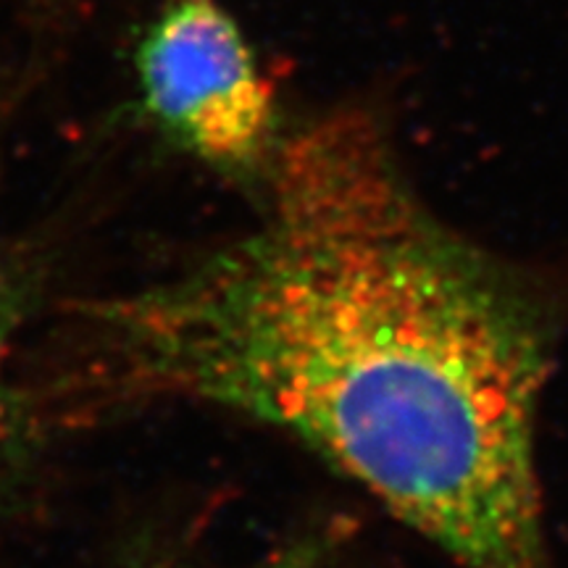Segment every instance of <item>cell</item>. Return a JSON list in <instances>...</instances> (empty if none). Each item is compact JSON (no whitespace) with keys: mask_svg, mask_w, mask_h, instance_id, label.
<instances>
[{"mask_svg":"<svg viewBox=\"0 0 568 568\" xmlns=\"http://www.w3.org/2000/svg\"><path fill=\"white\" fill-rule=\"evenodd\" d=\"M339 550H343L339 524H324V527L303 531V535L287 539L280 548L245 560V564H201V560L190 558L153 556L124 568H332Z\"/></svg>","mask_w":568,"mask_h":568,"instance_id":"277c9868","label":"cell"},{"mask_svg":"<svg viewBox=\"0 0 568 568\" xmlns=\"http://www.w3.org/2000/svg\"><path fill=\"white\" fill-rule=\"evenodd\" d=\"M266 182L251 232L92 311L113 379L284 432L458 568H556L542 293L424 203L372 109L282 140Z\"/></svg>","mask_w":568,"mask_h":568,"instance_id":"6da1fadb","label":"cell"},{"mask_svg":"<svg viewBox=\"0 0 568 568\" xmlns=\"http://www.w3.org/2000/svg\"><path fill=\"white\" fill-rule=\"evenodd\" d=\"M151 122L213 172L258 180L276 151L274 84L219 0H169L134 53Z\"/></svg>","mask_w":568,"mask_h":568,"instance_id":"7a4b0ae2","label":"cell"},{"mask_svg":"<svg viewBox=\"0 0 568 568\" xmlns=\"http://www.w3.org/2000/svg\"><path fill=\"white\" fill-rule=\"evenodd\" d=\"M45 274L32 255L0 245V506L24 485L40 453V416L21 379V345L38 314Z\"/></svg>","mask_w":568,"mask_h":568,"instance_id":"3957f363","label":"cell"}]
</instances>
